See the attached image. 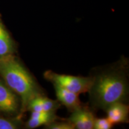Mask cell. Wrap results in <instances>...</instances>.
Wrapping results in <instances>:
<instances>
[{
    "mask_svg": "<svg viewBox=\"0 0 129 129\" xmlns=\"http://www.w3.org/2000/svg\"><path fill=\"white\" fill-rule=\"evenodd\" d=\"M93 107L105 109L116 102H124L128 93L127 75L121 67L112 68L92 77L88 91Z\"/></svg>",
    "mask_w": 129,
    "mask_h": 129,
    "instance_id": "obj_1",
    "label": "cell"
},
{
    "mask_svg": "<svg viewBox=\"0 0 129 129\" xmlns=\"http://www.w3.org/2000/svg\"><path fill=\"white\" fill-rule=\"evenodd\" d=\"M0 77L20 98V118L29 102L43 94L35 79L14 54L0 58Z\"/></svg>",
    "mask_w": 129,
    "mask_h": 129,
    "instance_id": "obj_2",
    "label": "cell"
},
{
    "mask_svg": "<svg viewBox=\"0 0 129 129\" xmlns=\"http://www.w3.org/2000/svg\"><path fill=\"white\" fill-rule=\"evenodd\" d=\"M44 77L45 79L52 84L60 85L78 95L88 92L92 83L91 77L74 76L60 74L50 70L45 72Z\"/></svg>",
    "mask_w": 129,
    "mask_h": 129,
    "instance_id": "obj_3",
    "label": "cell"
},
{
    "mask_svg": "<svg viewBox=\"0 0 129 129\" xmlns=\"http://www.w3.org/2000/svg\"><path fill=\"white\" fill-rule=\"evenodd\" d=\"M21 110L20 98L0 77V112L19 118Z\"/></svg>",
    "mask_w": 129,
    "mask_h": 129,
    "instance_id": "obj_4",
    "label": "cell"
},
{
    "mask_svg": "<svg viewBox=\"0 0 129 129\" xmlns=\"http://www.w3.org/2000/svg\"><path fill=\"white\" fill-rule=\"evenodd\" d=\"M95 117L92 112L86 108L80 106L72 111V114L67 119L78 129H93Z\"/></svg>",
    "mask_w": 129,
    "mask_h": 129,
    "instance_id": "obj_5",
    "label": "cell"
},
{
    "mask_svg": "<svg viewBox=\"0 0 129 129\" xmlns=\"http://www.w3.org/2000/svg\"><path fill=\"white\" fill-rule=\"evenodd\" d=\"M59 107L60 103L58 101L50 99L43 94L32 99L29 102L26 110L30 112H56Z\"/></svg>",
    "mask_w": 129,
    "mask_h": 129,
    "instance_id": "obj_6",
    "label": "cell"
},
{
    "mask_svg": "<svg viewBox=\"0 0 129 129\" xmlns=\"http://www.w3.org/2000/svg\"><path fill=\"white\" fill-rule=\"evenodd\" d=\"M53 84L58 102L65 106L68 110L72 112L77 108L81 106V102L79 99L78 94L56 84Z\"/></svg>",
    "mask_w": 129,
    "mask_h": 129,
    "instance_id": "obj_7",
    "label": "cell"
},
{
    "mask_svg": "<svg viewBox=\"0 0 129 129\" xmlns=\"http://www.w3.org/2000/svg\"><path fill=\"white\" fill-rule=\"evenodd\" d=\"M107 118L114 124L126 122L128 121L129 108L124 102H116L105 109Z\"/></svg>",
    "mask_w": 129,
    "mask_h": 129,
    "instance_id": "obj_8",
    "label": "cell"
},
{
    "mask_svg": "<svg viewBox=\"0 0 129 129\" xmlns=\"http://www.w3.org/2000/svg\"><path fill=\"white\" fill-rule=\"evenodd\" d=\"M16 50L15 43L6 29L0 14V58L14 54Z\"/></svg>",
    "mask_w": 129,
    "mask_h": 129,
    "instance_id": "obj_9",
    "label": "cell"
},
{
    "mask_svg": "<svg viewBox=\"0 0 129 129\" xmlns=\"http://www.w3.org/2000/svg\"><path fill=\"white\" fill-rule=\"evenodd\" d=\"M30 112L29 119L25 125L26 128L32 129L41 125H46L58 119L56 112Z\"/></svg>",
    "mask_w": 129,
    "mask_h": 129,
    "instance_id": "obj_10",
    "label": "cell"
},
{
    "mask_svg": "<svg viewBox=\"0 0 129 129\" xmlns=\"http://www.w3.org/2000/svg\"><path fill=\"white\" fill-rule=\"evenodd\" d=\"M21 126L20 119L5 118L0 117V129H16Z\"/></svg>",
    "mask_w": 129,
    "mask_h": 129,
    "instance_id": "obj_11",
    "label": "cell"
},
{
    "mask_svg": "<svg viewBox=\"0 0 129 129\" xmlns=\"http://www.w3.org/2000/svg\"><path fill=\"white\" fill-rule=\"evenodd\" d=\"M45 128L48 129H74V125L67 120L66 121H54L45 125Z\"/></svg>",
    "mask_w": 129,
    "mask_h": 129,
    "instance_id": "obj_12",
    "label": "cell"
},
{
    "mask_svg": "<svg viewBox=\"0 0 129 129\" xmlns=\"http://www.w3.org/2000/svg\"><path fill=\"white\" fill-rule=\"evenodd\" d=\"M113 124L108 119L106 118H95L93 128L94 129H110L112 127Z\"/></svg>",
    "mask_w": 129,
    "mask_h": 129,
    "instance_id": "obj_13",
    "label": "cell"
}]
</instances>
